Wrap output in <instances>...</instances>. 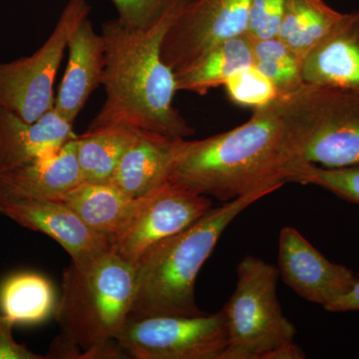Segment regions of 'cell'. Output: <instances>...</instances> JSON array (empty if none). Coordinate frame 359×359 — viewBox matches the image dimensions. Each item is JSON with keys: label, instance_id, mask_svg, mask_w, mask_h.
I'll list each match as a JSON object with an SVG mask.
<instances>
[{"label": "cell", "instance_id": "obj_1", "mask_svg": "<svg viewBox=\"0 0 359 359\" xmlns=\"http://www.w3.org/2000/svg\"><path fill=\"white\" fill-rule=\"evenodd\" d=\"M186 2L176 0L146 28L128 27L117 18L103 23L105 101L89 129L125 125L171 138L192 136L194 129L174 106L175 71L161 56L163 39Z\"/></svg>", "mask_w": 359, "mask_h": 359}, {"label": "cell", "instance_id": "obj_2", "mask_svg": "<svg viewBox=\"0 0 359 359\" xmlns=\"http://www.w3.org/2000/svg\"><path fill=\"white\" fill-rule=\"evenodd\" d=\"M294 149L276 99L249 121L203 140H186L170 182L222 202L287 183Z\"/></svg>", "mask_w": 359, "mask_h": 359}, {"label": "cell", "instance_id": "obj_3", "mask_svg": "<svg viewBox=\"0 0 359 359\" xmlns=\"http://www.w3.org/2000/svg\"><path fill=\"white\" fill-rule=\"evenodd\" d=\"M264 189L212 208L205 216L144 252L133 264L135 294L129 320L163 316H200L195 283L219 238L238 215L275 192Z\"/></svg>", "mask_w": 359, "mask_h": 359}, {"label": "cell", "instance_id": "obj_4", "mask_svg": "<svg viewBox=\"0 0 359 359\" xmlns=\"http://www.w3.org/2000/svg\"><path fill=\"white\" fill-rule=\"evenodd\" d=\"M134 266L113 250L63 271L55 316L60 337L85 353L114 341L133 306Z\"/></svg>", "mask_w": 359, "mask_h": 359}, {"label": "cell", "instance_id": "obj_5", "mask_svg": "<svg viewBox=\"0 0 359 359\" xmlns=\"http://www.w3.org/2000/svg\"><path fill=\"white\" fill-rule=\"evenodd\" d=\"M276 104L294 149V164L359 165V92L304 83L276 97Z\"/></svg>", "mask_w": 359, "mask_h": 359}, {"label": "cell", "instance_id": "obj_6", "mask_svg": "<svg viewBox=\"0 0 359 359\" xmlns=\"http://www.w3.org/2000/svg\"><path fill=\"white\" fill-rule=\"evenodd\" d=\"M235 292L223 309L228 346L221 359H263L294 341L297 328L283 314L276 294L278 266L248 256L237 268Z\"/></svg>", "mask_w": 359, "mask_h": 359}, {"label": "cell", "instance_id": "obj_7", "mask_svg": "<svg viewBox=\"0 0 359 359\" xmlns=\"http://www.w3.org/2000/svg\"><path fill=\"white\" fill-rule=\"evenodd\" d=\"M90 11L86 0H69L50 36L32 55L0 62V109L34 122L54 107V81L68 40Z\"/></svg>", "mask_w": 359, "mask_h": 359}, {"label": "cell", "instance_id": "obj_8", "mask_svg": "<svg viewBox=\"0 0 359 359\" xmlns=\"http://www.w3.org/2000/svg\"><path fill=\"white\" fill-rule=\"evenodd\" d=\"M116 340L125 353L137 359H221L228 332L219 311L128 320Z\"/></svg>", "mask_w": 359, "mask_h": 359}, {"label": "cell", "instance_id": "obj_9", "mask_svg": "<svg viewBox=\"0 0 359 359\" xmlns=\"http://www.w3.org/2000/svg\"><path fill=\"white\" fill-rule=\"evenodd\" d=\"M212 208V201L207 196L167 182L144 196L128 224L111 241V248L133 266L146 250L185 230Z\"/></svg>", "mask_w": 359, "mask_h": 359}, {"label": "cell", "instance_id": "obj_10", "mask_svg": "<svg viewBox=\"0 0 359 359\" xmlns=\"http://www.w3.org/2000/svg\"><path fill=\"white\" fill-rule=\"evenodd\" d=\"M250 0H187L163 39L161 56L175 72L226 40L245 34Z\"/></svg>", "mask_w": 359, "mask_h": 359}, {"label": "cell", "instance_id": "obj_11", "mask_svg": "<svg viewBox=\"0 0 359 359\" xmlns=\"http://www.w3.org/2000/svg\"><path fill=\"white\" fill-rule=\"evenodd\" d=\"M278 269L285 285L302 299L325 309L346 294L358 278L346 266L328 261L292 226L280 233Z\"/></svg>", "mask_w": 359, "mask_h": 359}, {"label": "cell", "instance_id": "obj_12", "mask_svg": "<svg viewBox=\"0 0 359 359\" xmlns=\"http://www.w3.org/2000/svg\"><path fill=\"white\" fill-rule=\"evenodd\" d=\"M0 214L23 228L53 238L75 264L88 263L112 250L107 238L92 230L59 200L0 202Z\"/></svg>", "mask_w": 359, "mask_h": 359}, {"label": "cell", "instance_id": "obj_13", "mask_svg": "<svg viewBox=\"0 0 359 359\" xmlns=\"http://www.w3.org/2000/svg\"><path fill=\"white\" fill-rule=\"evenodd\" d=\"M75 138L56 152L0 171V202L58 200L81 183Z\"/></svg>", "mask_w": 359, "mask_h": 359}, {"label": "cell", "instance_id": "obj_14", "mask_svg": "<svg viewBox=\"0 0 359 359\" xmlns=\"http://www.w3.org/2000/svg\"><path fill=\"white\" fill-rule=\"evenodd\" d=\"M67 50V65L54 98V109L73 124L90 96L102 85L105 68V40L94 30L89 16L73 32Z\"/></svg>", "mask_w": 359, "mask_h": 359}, {"label": "cell", "instance_id": "obj_15", "mask_svg": "<svg viewBox=\"0 0 359 359\" xmlns=\"http://www.w3.org/2000/svg\"><path fill=\"white\" fill-rule=\"evenodd\" d=\"M304 83L359 92V13H342L302 60Z\"/></svg>", "mask_w": 359, "mask_h": 359}, {"label": "cell", "instance_id": "obj_16", "mask_svg": "<svg viewBox=\"0 0 359 359\" xmlns=\"http://www.w3.org/2000/svg\"><path fill=\"white\" fill-rule=\"evenodd\" d=\"M186 140L140 131L109 183L135 199L152 193L169 182Z\"/></svg>", "mask_w": 359, "mask_h": 359}, {"label": "cell", "instance_id": "obj_17", "mask_svg": "<svg viewBox=\"0 0 359 359\" xmlns=\"http://www.w3.org/2000/svg\"><path fill=\"white\" fill-rule=\"evenodd\" d=\"M76 136L54 107L34 122L0 109V171L56 152Z\"/></svg>", "mask_w": 359, "mask_h": 359}, {"label": "cell", "instance_id": "obj_18", "mask_svg": "<svg viewBox=\"0 0 359 359\" xmlns=\"http://www.w3.org/2000/svg\"><path fill=\"white\" fill-rule=\"evenodd\" d=\"M142 199L143 197H130L111 183L82 181L58 200L111 243L128 224L140 207Z\"/></svg>", "mask_w": 359, "mask_h": 359}, {"label": "cell", "instance_id": "obj_19", "mask_svg": "<svg viewBox=\"0 0 359 359\" xmlns=\"http://www.w3.org/2000/svg\"><path fill=\"white\" fill-rule=\"evenodd\" d=\"M252 65V41L248 35L226 40L183 69L176 71L178 91L207 93L238 71Z\"/></svg>", "mask_w": 359, "mask_h": 359}, {"label": "cell", "instance_id": "obj_20", "mask_svg": "<svg viewBox=\"0 0 359 359\" xmlns=\"http://www.w3.org/2000/svg\"><path fill=\"white\" fill-rule=\"evenodd\" d=\"M139 133V130L125 125H110L88 128L76 136L75 145L82 181L109 183L123 156Z\"/></svg>", "mask_w": 359, "mask_h": 359}, {"label": "cell", "instance_id": "obj_21", "mask_svg": "<svg viewBox=\"0 0 359 359\" xmlns=\"http://www.w3.org/2000/svg\"><path fill=\"white\" fill-rule=\"evenodd\" d=\"M55 292L48 278L34 273H16L0 287V309L14 325H39L55 311Z\"/></svg>", "mask_w": 359, "mask_h": 359}, {"label": "cell", "instance_id": "obj_22", "mask_svg": "<svg viewBox=\"0 0 359 359\" xmlns=\"http://www.w3.org/2000/svg\"><path fill=\"white\" fill-rule=\"evenodd\" d=\"M341 15L323 0H285L278 37L302 60Z\"/></svg>", "mask_w": 359, "mask_h": 359}, {"label": "cell", "instance_id": "obj_23", "mask_svg": "<svg viewBox=\"0 0 359 359\" xmlns=\"http://www.w3.org/2000/svg\"><path fill=\"white\" fill-rule=\"evenodd\" d=\"M252 66L275 85L278 95L304 84L302 58L278 37L252 41Z\"/></svg>", "mask_w": 359, "mask_h": 359}, {"label": "cell", "instance_id": "obj_24", "mask_svg": "<svg viewBox=\"0 0 359 359\" xmlns=\"http://www.w3.org/2000/svg\"><path fill=\"white\" fill-rule=\"evenodd\" d=\"M287 183L320 187L340 199L359 205V165L323 168L311 163H297L290 168Z\"/></svg>", "mask_w": 359, "mask_h": 359}, {"label": "cell", "instance_id": "obj_25", "mask_svg": "<svg viewBox=\"0 0 359 359\" xmlns=\"http://www.w3.org/2000/svg\"><path fill=\"white\" fill-rule=\"evenodd\" d=\"M224 85L233 103L254 110L268 105L278 96L275 85L252 65L231 75Z\"/></svg>", "mask_w": 359, "mask_h": 359}, {"label": "cell", "instance_id": "obj_26", "mask_svg": "<svg viewBox=\"0 0 359 359\" xmlns=\"http://www.w3.org/2000/svg\"><path fill=\"white\" fill-rule=\"evenodd\" d=\"M285 0H250L247 32L252 41L278 37Z\"/></svg>", "mask_w": 359, "mask_h": 359}, {"label": "cell", "instance_id": "obj_27", "mask_svg": "<svg viewBox=\"0 0 359 359\" xmlns=\"http://www.w3.org/2000/svg\"><path fill=\"white\" fill-rule=\"evenodd\" d=\"M117 20L131 28H146L156 22L176 0H111Z\"/></svg>", "mask_w": 359, "mask_h": 359}, {"label": "cell", "instance_id": "obj_28", "mask_svg": "<svg viewBox=\"0 0 359 359\" xmlns=\"http://www.w3.org/2000/svg\"><path fill=\"white\" fill-rule=\"evenodd\" d=\"M13 321L0 313V359H46L47 356L33 353L25 344L14 339Z\"/></svg>", "mask_w": 359, "mask_h": 359}, {"label": "cell", "instance_id": "obj_29", "mask_svg": "<svg viewBox=\"0 0 359 359\" xmlns=\"http://www.w3.org/2000/svg\"><path fill=\"white\" fill-rule=\"evenodd\" d=\"M325 309L330 313L359 311V276L353 287L346 294L340 297Z\"/></svg>", "mask_w": 359, "mask_h": 359}, {"label": "cell", "instance_id": "obj_30", "mask_svg": "<svg viewBox=\"0 0 359 359\" xmlns=\"http://www.w3.org/2000/svg\"><path fill=\"white\" fill-rule=\"evenodd\" d=\"M306 358L304 351L294 344V341L287 342L282 346L276 347L273 351L264 354L263 359H302Z\"/></svg>", "mask_w": 359, "mask_h": 359}]
</instances>
